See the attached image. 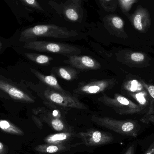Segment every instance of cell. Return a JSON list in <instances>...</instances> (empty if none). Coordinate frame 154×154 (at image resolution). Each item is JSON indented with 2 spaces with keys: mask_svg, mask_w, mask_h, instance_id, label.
<instances>
[{
  "mask_svg": "<svg viewBox=\"0 0 154 154\" xmlns=\"http://www.w3.org/2000/svg\"><path fill=\"white\" fill-rule=\"evenodd\" d=\"M117 83V81L114 79L82 82L73 91V92L77 95H82L98 94L112 88Z\"/></svg>",
  "mask_w": 154,
  "mask_h": 154,
  "instance_id": "obj_6",
  "label": "cell"
},
{
  "mask_svg": "<svg viewBox=\"0 0 154 154\" xmlns=\"http://www.w3.org/2000/svg\"><path fill=\"white\" fill-rule=\"evenodd\" d=\"M106 23L109 31L115 36L120 38H128L126 33L124 30L125 23L119 16L112 15L106 17Z\"/></svg>",
  "mask_w": 154,
  "mask_h": 154,
  "instance_id": "obj_12",
  "label": "cell"
},
{
  "mask_svg": "<svg viewBox=\"0 0 154 154\" xmlns=\"http://www.w3.org/2000/svg\"><path fill=\"white\" fill-rule=\"evenodd\" d=\"M98 100L105 106L111 108L119 115L140 114L143 111L139 105L119 94H115L113 98L103 94L99 98Z\"/></svg>",
  "mask_w": 154,
  "mask_h": 154,
  "instance_id": "obj_4",
  "label": "cell"
},
{
  "mask_svg": "<svg viewBox=\"0 0 154 154\" xmlns=\"http://www.w3.org/2000/svg\"><path fill=\"white\" fill-rule=\"evenodd\" d=\"M91 120L98 125L108 128L122 135L135 139L143 131L137 120H119L107 117L93 116Z\"/></svg>",
  "mask_w": 154,
  "mask_h": 154,
  "instance_id": "obj_2",
  "label": "cell"
},
{
  "mask_svg": "<svg viewBox=\"0 0 154 154\" xmlns=\"http://www.w3.org/2000/svg\"><path fill=\"white\" fill-rule=\"evenodd\" d=\"M7 153V148L2 143L0 142V154H5Z\"/></svg>",
  "mask_w": 154,
  "mask_h": 154,
  "instance_id": "obj_30",
  "label": "cell"
},
{
  "mask_svg": "<svg viewBox=\"0 0 154 154\" xmlns=\"http://www.w3.org/2000/svg\"><path fill=\"white\" fill-rule=\"evenodd\" d=\"M43 96L47 103L62 107L78 109H86L88 108L78 97L69 92H60L47 87L43 91Z\"/></svg>",
  "mask_w": 154,
  "mask_h": 154,
  "instance_id": "obj_5",
  "label": "cell"
},
{
  "mask_svg": "<svg viewBox=\"0 0 154 154\" xmlns=\"http://www.w3.org/2000/svg\"><path fill=\"white\" fill-rule=\"evenodd\" d=\"M54 71L59 77L69 81L74 80L78 77L76 70L69 67H59L55 68Z\"/></svg>",
  "mask_w": 154,
  "mask_h": 154,
  "instance_id": "obj_15",
  "label": "cell"
},
{
  "mask_svg": "<svg viewBox=\"0 0 154 154\" xmlns=\"http://www.w3.org/2000/svg\"><path fill=\"white\" fill-rule=\"evenodd\" d=\"M69 136L70 134L66 133L54 134L46 137L44 141L49 144L57 145L61 142L66 140L69 137Z\"/></svg>",
  "mask_w": 154,
  "mask_h": 154,
  "instance_id": "obj_20",
  "label": "cell"
},
{
  "mask_svg": "<svg viewBox=\"0 0 154 154\" xmlns=\"http://www.w3.org/2000/svg\"><path fill=\"white\" fill-rule=\"evenodd\" d=\"M123 12L126 13L130 11L133 5L138 0H118Z\"/></svg>",
  "mask_w": 154,
  "mask_h": 154,
  "instance_id": "obj_24",
  "label": "cell"
},
{
  "mask_svg": "<svg viewBox=\"0 0 154 154\" xmlns=\"http://www.w3.org/2000/svg\"><path fill=\"white\" fill-rule=\"evenodd\" d=\"M62 148V146L57 145H42L35 147V150L40 152L54 153L61 150Z\"/></svg>",
  "mask_w": 154,
  "mask_h": 154,
  "instance_id": "obj_21",
  "label": "cell"
},
{
  "mask_svg": "<svg viewBox=\"0 0 154 154\" xmlns=\"http://www.w3.org/2000/svg\"><path fill=\"white\" fill-rule=\"evenodd\" d=\"M0 90L7 93L15 100L27 103L35 102L34 100L24 91L2 80H0Z\"/></svg>",
  "mask_w": 154,
  "mask_h": 154,
  "instance_id": "obj_11",
  "label": "cell"
},
{
  "mask_svg": "<svg viewBox=\"0 0 154 154\" xmlns=\"http://www.w3.org/2000/svg\"><path fill=\"white\" fill-rule=\"evenodd\" d=\"M23 48L36 51L56 53L67 56L76 55L81 52L79 48L70 44L43 41H33L26 42Z\"/></svg>",
  "mask_w": 154,
  "mask_h": 154,
  "instance_id": "obj_3",
  "label": "cell"
},
{
  "mask_svg": "<svg viewBox=\"0 0 154 154\" xmlns=\"http://www.w3.org/2000/svg\"><path fill=\"white\" fill-rule=\"evenodd\" d=\"M103 8L107 11H113L116 8V0H100Z\"/></svg>",
  "mask_w": 154,
  "mask_h": 154,
  "instance_id": "obj_26",
  "label": "cell"
},
{
  "mask_svg": "<svg viewBox=\"0 0 154 154\" xmlns=\"http://www.w3.org/2000/svg\"><path fill=\"white\" fill-rule=\"evenodd\" d=\"M130 95L138 102L139 106L143 110L144 109V107L147 106L149 103V97L146 90L137 93H130Z\"/></svg>",
  "mask_w": 154,
  "mask_h": 154,
  "instance_id": "obj_19",
  "label": "cell"
},
{
  "mask_svg": "<svg viewBox=\"0 0 154 154\" xmlns=\"http://www.w3.org/2000/svg\"><path fill=\"white\" fill-rule=\"evenodd\" d=\"M1 47H2V44H1V42H0V50H1Z\"/></svg>",
  "mask_w": 154,
  "mask_h": 154,
  "instance_id": "obj_31",
  "label": "cell"
},
{
  "mask_svg": "<svg viewBox=\"0 0 154 154\" xmlns=\"http://www.w3.org/2000/svg\"><path fill=\"white\" fill-rule=\"evenodd\" d=\"M139 139L135 138L130 142L123 154H136L137 147L139 146Z\"/></svg>",
  "mask_w": 154,
  "mask_h": 154,
  "instance_id": "obj_25",
  "label": "cell"
},
{
  "mask_svg": "<svg viewBox=\"0 0 154 154\" xmlns=\"http://www.w3.org/2000/svg\"><path fill=\"white\" fill-rule=\"evenodd\" d=\"M119 61L128 65L141 66L147 61V57L143 53L130 51H121L117 56Z\"/></svg>",
  "mask_w": 154,
  "mask_h": 154,
  "instance_id": "obj_10",
  "label": "cell"
},
{
  "mask_svg": "<svg viewBox=\"0 0 154 154\" xmlns=\"http://www.w3.org/2000/svg\"><path fill=\"white\" fill-rule=\"evenodd\" d=\"M32 118L37 126H38L39 128L42 129V124L40 119L35 116H32Z\"/></svg>",
  "mask_w": 154,
  "mask_h": 154,
  "instance_id": "obj_29",
  "label": "cell"
},
{
  "mask_svg": "<svg viewBox=\"0 0 154 154\" xmlns=\"http://www.w3.org/2000/svg\"><path fill=\"white\" fill-rule=\"evenodd\" d=\"M30 70L40 81L44 83L45 85H47L48 88L60 92H68L60 86L57 78L53 74H51L50 75H45L36 69L31 68Z\"/></svg>",
  "mask_w": 154,
  "mask_h": 154,
  "instance_id": "obj_13",
  "label": "cell"
},
{
  "mask_svg": "<svg viewBox=\"0 0 154 154\" xmlns=\"http://www.w3.org/2000/svg\"><path fill=\"white\" fill-rule=\"evenodd\" d=\"M68 59L64 62L75 68L84 70H93L100 69L101 65L96 60L89 56L82 55H69Z\"/></svg>",
  "mask_w": 154,
  "mask_h": 154,
  "instance_id": "obj_8",
  "label": "cell"
},
{
  "mask_svg": "<svg viewBox=\"0 0 154 154\" xmlns=\"http://www.w3.org/2000/svg\"><path fill=\"white\" fill-rule=\"evenodd\" d=\"M134 28L141 32H146L151 26V19L148 10L138 6L130 18Z\"/></svg>",
  "mask_w": 154,
  "mask_h": 154,
  "instance_id": "obj_9",
  "label": "cell"
},
{
  "mask_svg": "<svg viewBox=\"0 0 154 154\" xmlns=\"http://www.w3.org/2000/svg\"><path fill=\"white\" fill-rule=\"evenodd\" d=\"M48 116L49 118L50 123L55 130L60 131L64 129L65 125L62 120L60 119V118L53 116L50 112L48 113Z\"/></svg>",
  "mask_w": 154,
  "mask_h": 154,
  "instance_id": "obj_22",
  "label": "cell"
},
{
  "mask_svg": "<svg viewBox=\"0 0 154 154\" xmlns=\"http://www.w3.org/2000/svg\"><path fill=\"white\" fill-rule=\"evenodd\" d=\"M82 140L88 146L107 144L114 141V137L111 134L98 130H89L86 132L79 134Z\"/></svg>",
  "mask_w": 154,
  "mask_h": 154,
  "instance_id": "obj_7",
  "label": "cell"
},
{
  "mask_svg": "<svg viewBox=\"0 0 154 154\" xmlns=\"http://www.w3.org/2000/svg\"><path fill=\"white\" fill-rule=\"evenodd\" d=\"M25 57L33 62L42 65H48L53 60V58L47 55L34 53H25Z\"/></svg>",
  "mask_w": 154,
  "mask_h": 154,
  "instance_id": "obj_18",
  "label": "cell"
},
{
  "mask_svg": "<svg viewBox=\"0 0 154 154\" xmlns=\"http://www.w3.org/2000/svg\"><path fill=\"white\" fill-rule=\"evenodd\" d=\"M25 4L32 7L38 11H43V9L37 0H21Z\"/></svg>",
  "mask_w": 154,
  "mask_h": 154,
  "instance_id": "obj_27",
  "label": "cell"
},
{
  "mask_svg": "<svg viewBox=\"0 0 154 154\" xmlns=\"http://www.w3.org/2000/svg\"><path fill=\"white\" fill-rule=\"evenodd\" d=\"M82 2V0H68L63 5L62 8H71L83 14L81 7Z\"/></svg>",
  "mask_w": 154,
  "mask_h": 154,
  "instance_id": "obj_23",
  "label": "cell"
},
{
  "mask_svg": "<svg viewBox=\"0 0 154 154\" xmlns=\"http://www.w3.org/2000/svg\"><path fill=\"white\" fill-rule=\"evenodd\" d=\"M141 154H154V133L139 139Z\"/></svg>",
  "mask_w": 154,
  "mask_h": 154,
  "instance_id": "obj_14",
  "label": "cell"
},
{
  "mask_svg": "<svg viewBox=\"0 0 154 154\" xmlns=\"http://www.w3.org/2000/svg\"><path fill=\"white\" fill-rule=\"evenodd\" d=\"M123 89L130 93H137L146 90L142 81L133 79L126 82L123 86Z\"/></svg>",
  "mask_w": 154,
  "mask_h": 154,
  "instance_id": "obj_17",
  "label": "cell"
},
{
  "mask_svg": "<svg viewBox=\"0 0 154 154\" xmlns=\"http://www.w3.org/2000/svg\"><path fill=\"white\" fill-rule=\"evenodd\" d=\"M79 35L76 30H69L67 28L54 24H42L28 28L22 32L20 41L26 42L38 38L67 39L75 38Z\"/></svg>",
  "mask_w": 154,
  "mask_h": 154,
  "instance_id": "obj_1",
  "label": "cell"
},
{
  "mask_svg": "<svg viewBox=\"0 0 154 154\" xmlns=\"http://www.w3.org/2000/svg\"><path fill=\"white\" fill-rule=\"evenodd\" d=\"M142 82L146 90L148 92V94L152 97V98L154 99V85H148L143 81H142Z\"/></svg>",
  "mask_w": 154,
  "mask_h": 154,
  "instance_id": "obj_28",
  "label": "cell"
},
{
  "mask_svg": "<svg viewBox=\"0 0 154 154\" xmlns=\"http://www.w3.org/2000/svg\"><path fill=\"white\" fill-rule=\"evenodd\" d=\"M0 129L5 133L11 134L20 136L24 135V132L20 128L5 119L0 120Z\"/></svg>",
  "mask_w": 154,
  "mask_h": 154,
  "instance_id": "obj_16",
  "label": "cell"
}]
</instances>
